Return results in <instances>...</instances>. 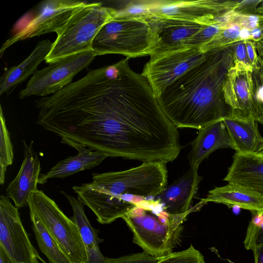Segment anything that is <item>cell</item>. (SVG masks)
<instances>
[{"label": "cell", "instance_id": "cell-10", "mask_svg": "<svg viewBox=\"0 0 263 263\" xmlns=\"http://www.w3.org/2000/svg\"><path fill=\"white\" fill-rule=\"evenodd\" d=\"M85 3L76 0L44 1L38 14L2 45L0 50L1 58L7 48L18 41L49 33H57L73 13Z\"/></svg>", "mask_w": 263, "mask_h": 263}, {"label": "cell", "instance_id": "cell-15", "mask_svg": "<svg viewBox=\"0 0 263 263\" xmlns=\"http://www.w3.org/2000/svg\"><path fill=\"white\" fill-rule=\"evenodd\" d=\"M24 159L14 179L6 189V196L12 199L18 209L28 205L31 193L38 190L37 184L41 175V163L37 153L34 151L33 141L28 144L23 141Z\"/></svg>", "mask_w": 263, "mask_h": 263}, {"label": "cell", "instance_id": "cell-6", "mask_svg": "<svg viewBox=\"0 0 263 263\" xmlns=\"http://www.w3.org/2000/svg\"><path fill=\"white\" fill-rule=\"evenodd\" d=\"M28 205L72 263L86 262V251L77 225L53 200L38 190L31 193Z\"/></svg>", "mask_w": 263, "mask_h": 263}, {"label": "cell", "instance_id": "cell-24", "mask_svg": "<svg viewBox=\"0 0 263 263\" xmlns=\"http://www.w3.org/2000/svg\"><path fill=\"white\" fill-rule=\"evenodd\" d=\"M0 120V184L3 185L5 182L7 168L13 163L14 154L10 135L6 126L1 105Z\"/></svg>", "mask_w": 263, "mask_h": 263}, {"label": "cell", "instance_id": "cell-14", "mask_svg": "<svg viewBox=\"0 0 263 263\" xmlns=\"http://www.w3.org/2000/svg\"><path fill=\"white\" fill-rule=\"evenodd\" d=\"M198 168L190 166L183 175L153 199L170 214L181 215L191 211V202L202 180V177L198 174Z\"/></svg>", "mask_w": 263, "mask_h": 263}, {"label": "cell", "instance_id": "cell-28", "mask_svg": "<svg viewBox=\"0 0 263 263\" xmlns=\"http://www.w3.org/2000/svg\"><path fill=\"white\" fill-rule=\"evenodd\" d=\"M235 57L238 62L243 63L248 66H251L248 59L245 42H240L235 46Z\"/></svg>", "mask_w": 263, "mask_h": 263}, {"label": "cell", "instance_id": "cell-18", "mask_svg": "<svg viewBox=\"0 0 263 263\" xmlns=\"http://www.w3.org/2000/svg\"><path fill=\"white\" fill-rule=\"evenodd\" d=\"M236 153H257L261 147L263 137L258 122L252 117L230 114L223 119Z\"/></svg>", "mask_w": 263, "mask_h": 263}, {"label": "cell", "instance_id": "cell-9", "mask_svg": "<svg viewBox=\"0 0 263 263\" xmlns=\"http://www.w3.org/2000/svg\"><path fill=\"white\" fill-rule=\"evenodd\" d=\"M0 248L13 263L44 262L30 240L18 209L4 195L0 196Z\"/></svg>", "mask_w": 263, "mask_h": 263}, {"label": "cell", "instance_id": "cell-21", "mask_svg": "<svg viewBox=\"0 0 263 263\" xmlns=\"http://www.w3.org/2000/svg\"><path fill=\"white\" fill-rule=\"evenodd\" d=\"M76 150L78 152L76 156L60 161L47 172L41 174L38 183L44 184L49 179L64 178L77 172L96 167L108 157L103 153L88 147H80Z\"/></svg>", "mask_w": 263, "mask_h": 263}, {"label": "cell", "instance_id": "cell-27", "mask_svg": "<svg viewBox=\"0 0 263 263\" xmlns=\"http://www.w3.org/2000/svg\"><path fill=\"white\" fill-rule=\"evenodd\" d=\"M162 257L154 256L146 252L131 254L118 258L106 257L105 263H156Z\"/></svg>", "mask_w": 263, "mask_h": 263}, {"label": "cell", "instance_id": "cell-32", "mask_svg": "<svg viewBox=\"0 0 263 263\" xmlns=\"http://www.w3.org/2000/svg\"><path fill=\"white\" fill-rule=\"evenodd\" d=\"M251 37V30L247 28H241L239 32V39L242 41H246Z\"/></svg>", "mask_w": 263, "mask_h": 263}, {"label": "cell", "instance_id": "cell-1", "mask_svg": "<svg viewBox=\"0 0 263 263\" xmlns=\"http://www.w3.org/2000/svg\"><path fill=\"white\" fill-rule=\"evenodd\" d=\"M231 47L212 49L205 60L168 86L157 98L167 118L177 128L200 129L231 112L223 86L236 62Z\"/></svg>", "mask_w": 263, "mask_h": 263}, {"label": "cell", "instance_id": "cell-2", "mask_svg": "<svg viewBox=\"0 0 263 263\" xmlns=\"http://www.w3.org/2000/svg\"><path fill=\"white\" fill-rule=\"evenodd\" d=\"M167 181L165 163L143 162L125 171L93 173L91 182L73 186L72 190L96 217L111 219L128 209L127 196L141 201L153 199L166 187Z\"/></svg>", "mask_w": 263, "mask_h": 263}, {"label": "cell", "instance_id": "cell-34", "mask_svg": "<svg viewBox=\"0 0 263 263\" xmlns=\"http://www.w3.org/2000/svg\"><path fill=\"white\" fill-rule=\"evenodd\" d=\"M0 263H13L1 248H0Z\"/></svg>", "mask_w": 263, "mask_h": 263}, {"label": "cell", "instance_id": "cell-23", "mask_svg": "<svg viewBox=\"0 0 263 263\" xmlns=\"http://www.w3.org/2000/svg\"><path fill=\"white\" fill-rule=\"evenodd\" d=\"M32 227L41 251L50 263H72L39 218L30 212Z\"/></svg>", "mask_w": 263, "mask_h": 263}, {"label": "cell", "instance_id": "cell-29", "mask_svg": "<svg viewBox=\"0 0 263 263\" xmlns=\"http://www.w3.org/2000/svg\"><path fill=\"white\" fill-rule=\"evenodd\" d=\"M244 42L246 45L248 59L250 64H253L255 63V53L253 45L251 42H249L247 40L245 41Z\"/></svg>", "mask_w": 263, "mask_h": 263}, {"label": "cell", "instance_id": "cell-17", "mask_svg": "<svg viewBox=\"0 0 263 263\" xmlns=\"http://www.w3.org/2000/svg\"><path fill=\"white\" fill-rule=\"evenodd\" d=\"M206 203L214 202L229 207L237 206L249 210L252 214H263V195L243 185L228 183L209 191L202 199Z\"/></svg>", "mask_w": 263, "mask_h": 263}, {"label": "cell", "instance_id": "cell-11", "mask_svg": "<svg viewBox=\"0 0 263 263\" xmlns=\"http://www.w3.org/2000/svg\"><path fill=\"white\" fill-rule=\"evenodd\" d=\"M143 3L145 14L178 18L203 25L214 23L217 17L229 11L228 2L217 0L143 1Z\"/></svg>", "mask_w": 263, "mask_h": 263}, {"label": "cell", "instance_id": "cell-5", "mask_svg": "<svg viewBox=\"0 0 263 263\" xmlns=\"http://www.w3.org/2000/svg\"><path fill=\"white\" fill-rule=\"evenodd\" d=\"M102 3H86L77 9L56 33V39L45 62L51 64L67 57L92 50L93 41L100 29L117 13Z\"/></svg>", "mask_w": 263, "mask_h": 263}, {"label": "cell", "instance_id": "cell-31", "mask_svg": "<svg viewBox=\"0 0 263 263\" xmlns=\"http://www.w3.org/2000/svg\"><path fill=\"white\" fill-rule=\"evenodd\" d=\"M251 37L255 41L260 40L262 36V31L260 27H256L251 30Z\"/></svg>", "mask_w": 263, "mask_h": 263}, {"label": "cell", "instance_id": "cell-4", "mask_svg": "<svg viewBox=\"0 0 263 263\" xmlns=\"http://www.w3.org/2000/svg\"><path fill=\"white\" fill-rule=\"evenodd\" d=\"M156 43L155 31L142 15L117 11L95 37L92 50L97 56L119 54L133 58L150 55Z\"/></svg>", "mask_w": 263, "mask_h": 263}, {"label": "cell", "instance_id": "cell-25", "mask_svg": "<svg viewBox=\"0 0 263 263\" xmlns=\"http://www.w3.org/2000/svg\"><path fill=\"white\" fill-rule=\"evenodd\" d=\"M156 263H205L202 254L192 245L183 251L172 252Z\"/></svg>", "mask_w": 263, "mask_h": 263}, {"label": "cell", "instance_id": "cell-20", "mask_svg": "<svg viewBox=\"0 0 263 263\" xmlns=\"http://www.w3.org/2000/svg\"><path fill=\"white\" fill-rule=\"evenodd\" d=\"M52 43L48 39L40 41L22 62L5 72L0 80V95L10 93L15 88L37 71V67L49 52Z\"/></svg>", "mask_w": 263, "mask_h": 263}, {"label": "cell", "instance_id": "cell-19", "mask_svg": "<svg viewBox=\"0 0 263 263\" xmlns=\"http://www.w3.org/2000/svg\"><path fill=\"white\" fill-rule=\"evenodd\" d=\"M223 148L233 149V144L222 120L211 123L199 130L189 154L191 167H199L214 151Z\"/></svg>", "mask_w": 263, "mask_h": 263}, {"label": "cell", "instance_id": "cell-13", "mask_svg": "<svg viewBox=\"0 0 263 263\" xmlns=\"http://www.w3.org/2000/svg\"><path fill=\"white\" fill-rule=\"evenodd\" d=\"M251 66L236 61L228 74L223 86L226 103L231 113L253 117L254 86Z\"/></svg>", "mask_w": 263, "mask_h": 263}, {"label": "cell", "instance_id": "cell-26", "mask_svg": "<svg viewBox=\"0 0 263 263\" xmlns=\"http://www.w3.org/2000/svg\"><path fill=\"white\" fill-rule=\"evenodd\" d=\"M222 29L221 25L213 23L205 25L189 42L188 47H200L217 35Z\"/></svg>", "mask_w": 263, "mask_h": 263}, {"label": "cell", "instance_id": "cell-16", "mask_svg": "<svg viewBox=\"0 0 263 263\" xmlns=\"http://www.w3.org/2000/svg\"><path fill=\"white\" fill-rule=\"evenodd\" d=\"M223 180L252 189L263 195V156L257 153H235Z\"/></svg>", "mask_w": 263, "mask_h": 263}, {"label": "cell", "instance_id": "cell-33", "mask_svg": "<svg viewBox=\"0 0 263 263\" xmlns=\"http://www.w3.org/2000/svg\"><path fill=\"white\" fill-rule=\"evenodd\" d=\"M260 245H263V226L262 228L259 230L256 237L255 247Z\"/></svg>", "mask_w": 263, "mask_h": 263}, {"label": "cell", "instance_id": "cell-12", "mask_svg": "<svg viewBox=\"0 0 263 263\" xmlns=\"http://www.w3.org/2000/svg\"><path fill=\"white\" fill-rule=\"evenodd\" d=\"M141 15L151 24L155 32L156 47L153 52L188 47L191 38L205 25L172 17L148 14Z\"/></svg>", "mask_w": 263, "mask_h": 263}, {"label": "cell", "instance_id": "cell-36", "mask_svg": "<svg viewBox=\"0 0 263 263\" xmlns=\"http://www.w3.org/2000/svg\"><path fill=\"white\" fill-rule=\"evenodd\" d=\"M260 28L261 29L262 31V38L259 41H261L263 43V26L260 27Z\"/></svg>", "mask_w": 263, "mask_h": 263}, {"label": "cell", "instance_id": "cell-3", "mask_svg": "<svg viewBox=\"0 0 263 263\" xmlns=\"http://www.w3.org/2000/svg\"><path fill=\"white\" fill-rule=\"evenodd\" d=\"M206 203L201 199L189 212L173 215L163 211L153 199L144 200L122 218L133 233V242L143 251L160 257L173 252L179 244L187 215Z\"/></svg>", "mask_w": 263, "mask_h": 263}, {"label": "cell", "instance_id": "cell-30", "mask_svg": "<svg viewBox=\"0 0 263 263\" xmlns=\"http://www.w3.org/2000/svg\"><path fill=\"white\" fill-rule=\"evenodd\" d=\"M253 252L254 263H263V245L256 247Z\"/></svg>", "mask_w": 263, "mask_h": 263}, {"label": "cell", "instance_id": "cell-8", "mask_svg": "<svg viewBox=\"0 0 263 263\" xmlns=\"http://www.w3.org/2000/svg\"><path fill=\"white\" fill-rule=\"evenodd\" d=\"M96 56L91 50L67 57L37 70L26 87L19 92V99L32 96L44 97L59 91L72 83L73 77L87 68Z\"/></svg>", "mask_w": 263, "mask_h": 263}, {"label": "cell", "instance_id": "cell-22", "mask_svg": "<svg viewBox=\"0 0 263 263\" xmlns=\"http://www.w3.org/2000/svg\"><path fill=\"white\" fill-rule=\"evenodd\" d=\"M70 203L73 212L72 220L77 225L87 255L86 263H105L106 257L101 253L95 229L91 226L85 215L84 203L80 199L61 191Z\"/></svg>", "mask_w": 263, "mask_h": 263}, {"label": "cell", "instance_id": "cell-35", "mask_svg": "<svg viewBox=\"0 0 263 263\" xmlns=\"http://www.w3.org/2000/svg\"><path fill=\"white\" fill-rule=\"evenodd\" d=\"M257 153L258 154L263 156V141H262V143L261 147H260V148L259 149V150L258 151V152Z\"/></svg>", "mask_w": 263, "mask_h": 263}, {"label": "cell", "instance_id": "cell-7", "mask_svg": "<svg viewBox=\"0 0 263 263\" xmlns=\"http://www.w3.org/2000/svg\"><path fill=\"white\" fill-rule=\"evenodd\" d=\"M141 73L156 98L185 72L202 62L206 53L199 47H185L171 50L154 52Z\"/></svg>", "mask_w": 263, "mask_h": 263}]
</instances>
